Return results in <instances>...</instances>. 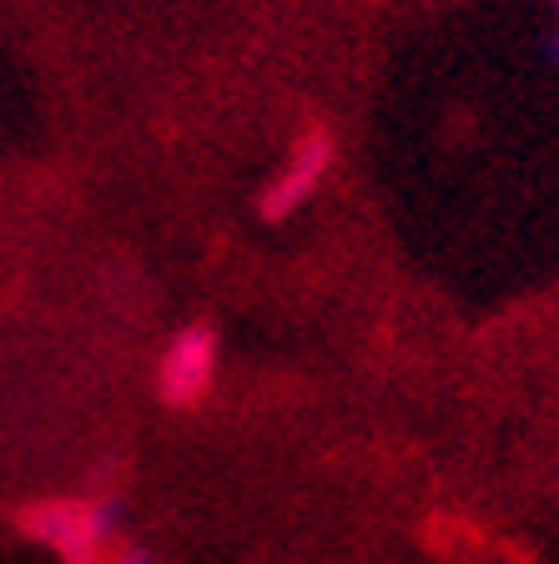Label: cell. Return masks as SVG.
Returning <instances> with one entry per match:
<instances>
[{"label":"cell","instance_id":"obj_1","mask_svg":"<svg viewBox=\"0 0 559 564\" xmlns=\"http://www.w3.org/2000/svg\"><path fill=\"white\" fill-rule=\"evenodd\" d=\"M15 534L25 544H41L56 564H106L131 534V494L82 489L31 499L15 509Z\"/></svg>","mask_w":559,"mask_h":564},{"label":"cell","instance_id":"obj_4","mask_svg":"<svg viewBox=\"0 0 559 564\" xmlns=\"http://www.w3.org/2000/svg\"><path fill=\"white\" fill-rule=\"evenodd\" d=\"M106 564H166V554L157 550V544H147V540H137V534H127V540L111 550V560Z\"/></svg>","mask_w":559,"mask_h":564},{"label":"cell","instance_id":"obj_2","mask_svg":"<svg viewBox=\"0 0 559 564\" xmlns=\"http://www.w3.org/2000/svg\"><path fill=\"white\" fill-rule=\"evenodd\" d=\"M217 373H222V328L212 317H186L157 352L152 393L172 413L202 409L212 399V388H217Z\"/></svg>","mask_w":559,"mask_h":564},{"label":"cell","instance_id":"obj_3","mask_svg":"<svg viewBox=\"0 0 559 564\" xmlns=\"http://www.w3.org/2000/svg\"><path fill=\"white\" fill-rule=\"evenodd\" d=\"M333 166H338V137H333V127L308 121V127L298 131V141L288 147L282 166L268 176V187L257 192V217H262L268 227L292 223V217L323 192V182L333 176Z\"/></svg>","mask_w":559,"mask_h":564},{"label":"cell","instance_id":"obj_6","mask_svg":"<svg viewBox=\"0 0 559 564\" xmlns=\"http://www.w3.org/2000/svg\"><path fill=\"white\" fill-rule=\"evenodd\" d=\"M545 6H549V15H555V21H559V0H545Z\"/></svg>","mask_w":559,"mask_h":564},{"label":"cell","instance_id":"obj_5","mask_svg":"<svg viewBox=\"0 0 559 564\" xmlns=\"http://www.w3.org/2000/svg\"><path fill=\"white\" fill-rule=\"evenodd\" d=\"M539 61H545V66H555V70H559V21L549 25V31H545V41H539Z\"/></svg>","mask_w":559,"mask_h":564}]
</instances>
